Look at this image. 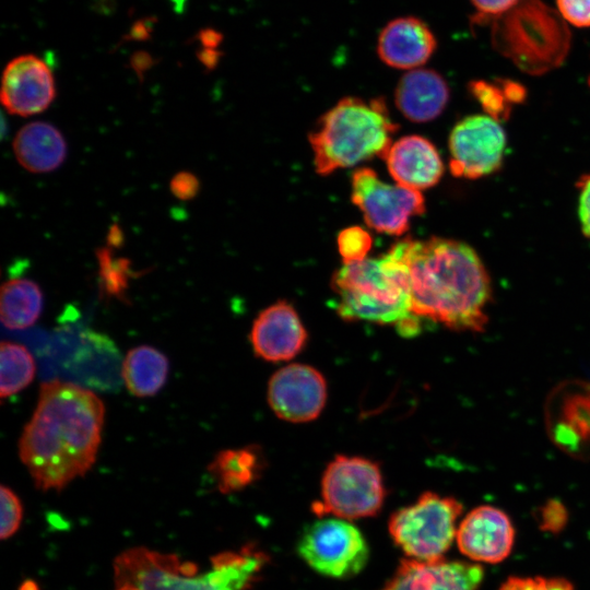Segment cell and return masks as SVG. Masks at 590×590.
I'll return each instance as SVG.
<instances>
[{
    "label": "cell",
    "instance_id": "cell-1",
    "mask_svg": "<svg viewBox=\"0 0 590 590\" xmlns=\"http://www.w3.org/2000/svg\"><path fill=\"white\" fill-rule=\"evenodd\" d=\"M105 406L72 382L42 384L38 402L19 441V455L37 488L60 491L94 464Z\"/></svg>",
    "mask_w": 590,
    "mask_h": 590
},
{
    "label": "cell",
    "instance_id": "cell-2",
    "mask_svg": "<svg viewBox=\"0 0 590 590\" xmlns=\"http://www.w3.org/2000/svg\"><path fill=\"white\" fill-rule=\"evenodd\" d=\"M408 273L412 314L458 331H482L488 274L469 245L441 237L396 243Z\"/></svg>",
    "mask_w": 590,
    "mask_h": 590
},
{
    "label": "cell",
    "instance_id": "cell-3",
    "mask_svg": "<svg viewBox=\"0 0 590 590\" xmlns=\"http://www.w3.org/2000/svg\"><path fill=\"white\" fill-rule=\"evenodd\" d=\"M268 556L253 545L211 557L210 570L197 564L138 546L114 560L115 590H248L258 580Z\"/></svg>",
    "mask_w": 590,
    "mask_h": 590
},
{
    "label": "cell",
    "instance_id": "cell-4",
    "mask_svg": "<svg viewBox=\"0 0 590 590\" xmlns=\"http://www.w3.org/2000/svg\"><path fill=\"white\" fill-rule=\"evenodd\" d=\"M331 286L341 318L396 324L403 335L418 333L421 320L411 311L408 273L397 244L380 257L343 263Z\"/></svg>",
    "mask_w": 590,
    "mask_h": 590
},
{
    "label": "cell",
    "instance_id": "cell-5",
    "mask_svg": "<svg viewBox=\"0 0 590 590\" xmlns=\"http://www.w3.org/2000/svg\"><path fill=\"white\" fill-rule=\"evenodd\" d=\"M398 128L385 101L342 98L309 133L316 172L326 176L375 156L382 157Z\"/></svg>",
    "mask_w": 590,
    "mask_h": 590
},
{
    "label": "cell",
    "instance_id": "cell-6",
    "mask_svg": "<svg viewBox=\"0 0 590 590\" xmlns=\"http://www.w3.org/2000/svg\"><path fill=\"white\" fill-rule=\"evenodd\" d=\"M492 39L522 71L540 74L565 59L570 33L559 12L540 0H520L495 20Z\"/></svg>",
    "mask_w": 590,
    "mask_h": 590
},
{
    "label": "cell",
    "instance_id": "cell-7",
    "mask_svg": "<svg viewBox=\"0 0 590 590\" xmlns=\"http://www.w3.org/2000/svg\"><path fill=\"white\" fill-rule=\"evenodd\" d=\"M461 512L462 505L456 498L425 492L391 515L389 533L409 558L440 559L456 539Z\"/></svg>",
    "mask_w": 590,
    "mask_h": 590
},
{
    "label": "cell",
    "instance_id": "cell-8",
    "mask_svg": "<svg viewBox=\"0 0 590 590\" xmlns=\"http://www.w3.org/2000/svg\"><path fill=\"white\" fill-rule=\"evenodd\" d=\"M320 494V500L312 505L318 517L353 520L377 515L384 505L386 488L377 462L339 455L322 474Z\"/></svg>",
    "mask_w": 590,
    "mask_h": 590
},
{
    "label": "cell",
    "instance_id": "cell-9",
    "mask_svg": "<svg viewBox=\"0 0 590 590\" xmlns=\"http://www.w3.org/2000/svg\"><path fill=\"white\" fill-rule=\"evenodd\" d=\"M297 552L316 573L335 579L357 575L369 556L358 528L335 517H320L307 524L298 539Z\"/></svg>",
    "mask_w": 590,
    "mask_h": 590
},
{
    "label": "cell",
    "instance_id": "cell-10",
    "mask_svg": "<svg viewBox=\"0 0 590 590\" xmlns=\"http://www.w3.org/2000/svg\"><path fill=\"white\" fill-rule=\"evenodd\" d=\"M351 199L370 228L394 236L404 234L410 220L425 211L421 191L387 184L368 167L353 173Z\"/></svg>",
    "mask_w": 590,
    "mask_h": 590
},
{
    "label": "cell",
    "instance_id": "cell-11",
    "mask_svg": "<svg viewBox=\"0 0 590 590\" xmlns=\"http://www.w3.org/2000/svg\"><path fill=\"white\" fill-rule=\"evenodd\" d=\"M506 149V134L488 115L460 120L449 137L450 172L456 177L476 179L499 169Z\"/></svg>",
    "mask_w": 590,
    "mask_h": 590
},
{
    "label": "cell",
    "instance_id": "cell-12",
    "mask_svg": "<svg viewBox=\"0 0 590 590\" xmlns=\"http://www.w3.org/2000/svg\"><path fill=\"white\" fill-rule=\"evenodd\" d=\"M545 425L560 450L590 460V380H568L554 388L545 404Z\"/></svg>",
    "mask_w": 590,
    "mask_h": 590
},
{
    "label": "cell",
    "instance_id": "cell-13",
    "mask_svg": "<svg viewBox=\"0 0 590 590\" xmlns=\"http://www.w3.org/2000/svg\"><path fill=\"white\" fill-rule=\"evenodd\" d=\"M327 400V384L314 367L291 364L279 369L268 386V401L282 420L304 423L321 413Z\"/></svg>",
    "mask_w": 590,
    "mask_h": 590
},
{
    "label": "cell",
    "instance_id": "cell-14",
    "mask_svg": "<svg viewBox=\"0 0 590 590\" xmlns=\"http://www.w3.org/2000/svg\"><path fill=\"white\" fill-rule=\"evenodd\" d=\"M56 96L50 68L34 55L12 59L2 76L1 103L12 115L28 117L46 110Z\"/></svg>",
    "mask_w": 590,
    "mask_h": 590
},
{
    "label": "cell",
    "instance_id": "cell-15",
    "mask_svg": "<svg viewBox=\"0 0 590 590\" xmlns=\"http://www.w3.org/2000/svg\"><path fill=\"white\" fill-rule=\"evenodd\" d=\"M456 541L460 552L476 563L497 564L510 554L515 528L499 508L479 506L459 523Z\"/></svg>",
    "mask_w": 590,
    "mask_h": 590
},
{
    "label": "cell",
    "instance_id": "cell-16",
    "mask_svg": "<svg viewBox=\"0 0 590 590\" xmlns=\"http://www.w3.org/2000/svg\"><path fill=\"white\" fill-rule=\"evenodd\" d=\"M482 579L479 564L405 558L380 590H477Z\"/></svg>",
    "mask_w": 590,
    "mask_h": 590
},
{
    "label": "cell",
    "instance_id": "cell-17",
    "mask_svg": "<svg viewBox=\"0 0 590 590\" xmlns=\"http://www.w3.org/2000/svg\"><path fill=\"white\" fill-rule=\"evenodd\" d=\"M250 341L256 355L262 359L288 361L305 346L307 332L295 308L285 300H279L257 316Z\"/></svg>",
    "mask_w": 590,
    "mask_h": 590
},
{
    "label": "cell",
    "instance_id": "cell-18",
    "mask_svg": "<svg viewBox=\"0 0 590 590\" xmlns=\"http://www.w3.org/2000/svg\"><path fill=\"white\" fill-rule=\"evenodd\" d=\"M382 158L400 186L421 191L435 186L444 164L435 145L421 135H405L392 142Z\"/></svg>",
    "mask_w": 590,
    "mask_h": 590
},
{
    "label": "cell",
    "instance_id": "cell-19",
    "mask_svg": "<svg viewBox=\"0 0 590 590\" xmlns=\"http://www.w3.org/2000/svg\"><path fill=\"white\" fill-rule=\"evenodd\" d=\"M436 48L430 30L413 16L399 17L381 31L377 52L388 66L413 70L424 64Z\"/></svg>",
    "mask_w": 590,
    "mask_h": 590
},
{
    "label": "cell",
    "instance_id": "cell-20",
    "mask_svg": "<svg viewBox=\"0 0 590 590\" xmlns=\"http://www.w3.org/2000/svg\"><path fill=\"white\" fill-rule=\"evenodd\" d=\"M394 101L406 119L425 122L442 113L449 101V88L437 72L429 69H413L400 79Z\"/></svg>",
    "mask_w": 590,
    "mask_h": 590
},
{
    "label": "cell",
    "instance_id": "cell-21",
    "mask_svg": "<svg viewBox=\"0 0 590 590\" xmlns=\"http://www.w3.org/2000/svg\"><path fill=\"white\" fill-rule=\"evenodd\" d=\"M19 164L35 174L48 173L61 166L67 157V142L52 125L33 121L19 130L13 140Z\"/></svg>",
    "mask_w": 590,
    "mask_h": 590
},
{
    "label": "cell",
    "instance_id": "cell-22",
    "mask_svg": "<svg viewBox=\"0 0 590 590\" xmlns=\"http://www.w3.org/2000/svg\"><path fill=\"white\" fill-rule=\"evenodd\" d=\"M168 369V359L161 351L141 345L126 355L122 378L131 394L139 398L152 397L165 385Z\"/></svg>",
    "mask_w": 590,
    "mask_h": 590
},
{
    "label": "cell",
    "instance_id": "cell-23",
    "mask_svg": "<svg viewBox=\"0 0 590 590\" xmlns=\"http://www.w3.org/2000/svg\"><path fill=\"white\" fill-rule=\"evenodd\" d=\"M263 461L261 450L252 445L217 452L208 470L219 491L228 494L252 484L261 475Z\"/></svg>",
    "mask_w": 590,
    "mask_h": 590
},
{
    "label": "cell",
    "instance_id": "cell-24",
    "mask_svg": "<svg viewBox=\"0 0 590 590\" xmlns=\"http://www.w3.org/2000/svg\"><path fill=\"white\" fill-rule=\"evenodd\" d=\"M43 292L30 279H11L1 287L0 316L8 329H25L33 326L43 310Z\"/></svg>",
    "mask_w": 590,
    "mask_h": 590
},
{
    "label": "cell",
    "instance_id": "cell-25",
    "mask_svg": "<svg viewBox=\"0 0 590 590\" xmlns=\"http://www.w3.org/2000/svg\"><path fill=\"white\" fill-rule=\"evenodd\" d=\"M0 397L5 399L27 387L34 379L36 365L22 344L3 341L0 346Z\"/></svg>",
    "mask_w": 590,
    "mask_h": 590
},
{
    "label": "cell",
    "instance_id": "cell-26",
    "mask_svg": "<svg viewBox=\"0 0 590 590\" xmlns=\"http://www.w3.org/2000/svg\"><path fill=\"white\" fill-rule=\"evenodd\" d=\"M99 262V278L103 293L109 297L126 300V290L129 280L139 273L130 269V261L125 258H114L109 248L97 250Z\"/></svg>",
    "mask_w": 590,
    "mask_h": 590
},
{
    "label": "cell",
    "instance_id": "cell-27",
    "mask_svg": "<svg viewBox=\"0 0 590 590\" xmlns=\"http://www.w3.org/2000/svg\"><path fill=\"white\" fill-rule=\"evenodd\" d=\"M470 90L488 116L497 121L508 117L510 102L502 84L475 81L470 84Z\"/></svg>",
    "mask_w": 590,
    "mask_h": 590
},
{
    "label": "cell",
    "instance_id": "cell-28",
    "mask_svg": "<svg viewBox=\"0 0 590 590\" xmlns=\"http://www.w3.org/2000/svg\"><path fill=\"white\" fill-rule=\"evenodd\" d=\"M337 243L343 263H352L367 258L373 239L366 229L351 226L339 233Z\"/></svg>",
    "mask_w": 590,
    "mask_h": 590
},
{
    "label": "cell",
    "instance_id": "cell-29",
    "mask_svg": "<svg viewBox=\"0 0 590 590\" xmlns=\"http://www.w3.org/2000/svg\"><path fill=\"white\" fill-rule=\"evenodd\" d=\"M0 538L5 540L17 531L23 517V507L16 494L5 485L0 487Z\"/></svg>",
    "mask_w": 590,
    "mask_h": 590
},
{
    "label": "cell",
    "instance_id": "cell-30",
    "mask_svg": "<svg viewBox=\"0 0 590 590\" xmlns=\"http://www.w3.org/2000/svg\"><path fill=\"white\" fill-rule=\"evenodd\" d=\"M499 590H574V587L560 577H509Z\"/></svg>",
    "mask_w": 590,
    "mask_h": 590
},
{
    "label": "cell",
    "instance_id": "cell-31",
    "mask_svg": "<svg viewBox=\"0 0 590 590\" xmlns=\"http://www.w3.org/2000/svg\"><path fill=\"white\" fill-rule=\"evenodd\" d=\"M562 17L578 27L590 26V0H556Z\"/></svg>",
    "mask_w": 590,
    "mask_h": 590
},
{
    "label": "cell",
    "instance_id": "cell-32",
    "mask_svg": "<svg viewBox=\"0 0 590 590\" xmlns=\"http://www.w3.org/2000/svg\"><path fill=\"white\" fill-rule=\"evenodd\" d=\"M172 193L180 200H191L200 190L199 179L189 172H179L170 180Z\"/></svg>",
    "mask_w": 590,
    "mask_h": 590
},
{
    "label": "cell",
    "instance_id": "cell-33",
    "mask_svg": "<svg viewBox=\"0 0 590 590\" xmlns=\"http://www.w3.org/2000/svg\"><path fill=\"white\" fill-rule=\"evenodd\" d=\"M579 188V220L583 234L590 238V175L580 178Z\"/></svg>",
    "mask_w": 590,
    "mask_h": 590
},
{
    "label": "cell",
    "instance_id": "cell-34",
    "mask_svg": "<svg viewBox=\"0 0 590 590\" xmlns=\"http://www.w3.org/2000/svg\"><path fill=\"white\" fill-rule=\"evenodd\" d=\"M483 15H502L511 10L520 0H471Z\"/></svg>",
    "mask_w": 590,
    "mask_h": 590
},
{
    "label": "cell",
    "instance_id": "cell-35",
    "mask_svg": "<svg viewBox=\"0 0 590 590\" xmlns=\"http://www.w3.org/2000/svg\"><path fill=\"white\" fill-rule=\"evenodd\" d=\"M566 512L557 503L547 504L543 509V528L558 529L565 522Z\"/></svg>",
    "mask_w": 590,
    "mask_h": 590
},
{
    "label": "cell",
    "instance_id": "cell-36",
    "mask_svg": "<svg viewBox=\"0 0 590 590\" xmlns=\"http://www.w3.org/2000/svg\"><path fill=\"white\" fill-rule=\"evenodd\" d=\"M20 590H38V588L36 583L32 581H26L21 586Z\"/></svg>",
    "mask_w": 590,
    "mask_h": 590
},
{
    "label": "cell",
    "instance_id": "cell-37",
    "mask_svg": "<svg viewBox=\"0 0 590 590\" xmlns=\"http://www.w3.org/2000/svg\"><path fill=\"white\" fill-rule=\"evenodd\" d=\"M589 85H590V78H589Z\"/></svg>",
    "mask_w": 590,
    "mask_h": 590
}]
</instances>
